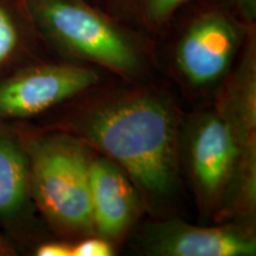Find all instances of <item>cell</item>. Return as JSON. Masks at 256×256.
I'll return each instance as SVG.
<instances>
[{
	"label": "cell",
	"mask_w": 256,
	"mask_h": 256,
	"mask_svg": "<svg viewBox=\"0 0 256 256\" xmlns=\"http://www.w3.org/2000/svg\"><path fill=\"white\" fill-rule=\"evenodd\" d=\"M50 58L56 57L37 28L28 0H0V76Z\"/></svg>",
	"instance_id": "10"
},
{
	"label": "cell",
	"mask_w": 256,
	"mask_h": 256,
	"mask_svg": "<svg viewBox=\"0 0 256 256\" xmlns=\"http://www.w3.org/2000/svg\"><path fill=\"white\" fill-rule=\"evenodd\" d=\"M188 0H106L110 14L156 40L164 32L176 12Z\"/></svg>",
	"instance_id": "11"
},
{
	"label": "cell",
	"mask_w": 256,
	"mask_h": 256,
	"mask_svg": "<svg viewBox=\"0 0 256 256\" xmlns=\"http://www.w3.org/2000/svg\"><path fill=\"white\" fill-rule=\"evenodd\" d=\"M118 248L98 235H89L72 242V256H114Z\"/></svg>",
	"instance_id": "12"
},
{
	"label": "cell",
	"mask_w": 256,
	"mask_h": 256,
	"mask_svg": "<svg viewBox=\"0 0 256 256\" xmlns=\"http://www.w3.org/2000/svg\"><path fill=\"white\" fill-rule=\"evenodd\" d=\"M34 256H72V242L51 236L36 243L32 249Z\"/></svg>",
	"instance_id": "13"
},
{
	"label": "cell",
	"mask_w": 256,
	"mask_h": 256,
	"mask_svg": "<svg viewBox=\"0 0 256 256\" xmlns=\"http://www.w3.org/2000/svg\"><path fill=\"white\" fill-rule=\"evenodd\" d=\"M110 75L86 64L50 58L0 76V121L44 116Z\"/></svg>",
	"instance_id": "6"
},
{
	"label": "cell",
	"mask_w": 256,
	"mask_h": 256,
	"mask_svg": "<svg viewBox=\"0 0 256 256\" xmlns=\"http://www.w3.org/2000/svg\"><path fill=\"white\" fill-rule=\"evenodd\" d=\"M17 255L16 248L11 241L4 236V234L0 232V256H12Z\"/></svg>",
	"instance_id": "15"
},
{
	"label": "cell",
	"mask_w": 256,
	"mask_h": 256,
	"mask_svg": "<svg viewBox=\"0 0 256 256\" xmlns=\"http://www.w3.org/2000/svg\"><path fill=\"white\" fill-rule=\"evenodd\" d=\"M184 115L172 86L162 78L110 76L44 115L40 128L72 134L119 165L142 194L147 217H184L186 188L178 156Z\"/></svg>",
	"instance_id": "1"
},
{
	"label": "cell",
	"mask_w": 256,
	"mask_h": 256,
	"mask_svg": "<svg viewBox=\"0 0 256 256\" xmlns=\"http://www.w3.org/2000/svg\"><path fill=\"white\" fill-rule=\"evenodd\" d=\"M90 212L95 235L118 249L147 217L145 202L132 179L98 152L90 165Z\"/></svg>",
	"instance_id": "8"
},
{
	"label": "cell",
	"mask_w": 256,
	"mask_h": 256,
	"mask_svg": "<svg viewBox=\"0 0 256 256\" xmlns=\"http://www.w3.org/2000/svg\"><path fill=\"white\" fill-rule=\"evenodd\" d=\"M246 24L256 26V0H215Z\"/></svg>",
	"instance_id": "14"
},
{
	"label": "cell",
	"mask_w": 256,
	"mask_h": 256,
	"mask_svg": "<svg viewBox=\"0 0 256 256\" xmlns=\"http://www.w3.org/2000/svg\"><path fill=\"white\" fill-rule=\"evenodd\" d=\"M56 58L86 64L127 82L160 78L154 37L89 0H28Z\"/></svg>",
	"instance_id": "3"
},
{
	"label": "cell",
	"mask_w": 256,
	"mask_h": 256,
	"mask_svg": "<svg viewBox=\"0 0 256 256\" xmlns=\"http://www.w3.org/2000/svg\"><path fill=\"white\" fill-rule=\"evenodd\" d=\"M37 212L30 194L24 132L16 122L0 121V220L18 238H30Z\"/></svg>",
	"instance_id": "9"
},
{
	"label": "cell",
	"mask_w": 256,
	"mask_h": 256,
	"mask_svg": "<svg viewBox=\"0 0 256 256\" xmlns=\"http://www.w3.org/2000/svg\"><path fill=\"white\" fill-rule=\"evenodd\" d=\"M128 242L145 256H255L256 220L192 224L180 216L146 217Z\"/></svg>",
	"instance_id": "7"
},
{
	"label": "cell",
	"mask_w": 256,
	"mask_h": 256,
	"mask_svg": "<svg viewBox=\"0 0 256 256\" xmlns=\"http://www.w3.org/2000/svg\"><path fill=\"white\" fill-rule=\"evenodd\" d=\"M178 156L202 220H256V151L242 145L211 100L185 112Z\"/></svg>",
	"instance_id": "2"
},
{
	"label": "cell",
	"mask_w": 256,
	"mask_h": 256,
	"mask_svg": "<svg viewBox=\"0 0 256 256\" xmlns=\"http://www.w3.org/2000/svg\"><path fill=\"white\" fill-rule=\"evenodd\" d=\"M31 200L52 236L75 242L94 235L90 165L95 151L66 132L25 128Z\"/></svg>",
	"instance_id": "5"
},
{
	"label": "cell",
	"mask_w": 256,
	"mask_h": 256,
	"mask_svg": "<svg viewBox=\"0 0 256 256\" xmlns=\"http://www.w3.org/2000/svg\"><path fill=\"white\" fill-rule=\"evenodd\" d=\"M89 2H92V4H96V5L101 6V8H104V2H106V0H89Z\"/></svg>",
	"instance_id": "16"
},
{
	"label": "cell",
	"mask_w": 256,
	"mask_h": 256,
	"mask_svg": "<svg viewBox=\"0 0 256 256\" xmlns=\"http://www.w3.org/2000/svg\"><path fill=\"white\" fill-rule=\"evenodd\" d=\"M255 28L215 0H188L156 38L160 72L188 101H209Z\"/></svg>",
	"instance_id": "4"
}]
</instances>
